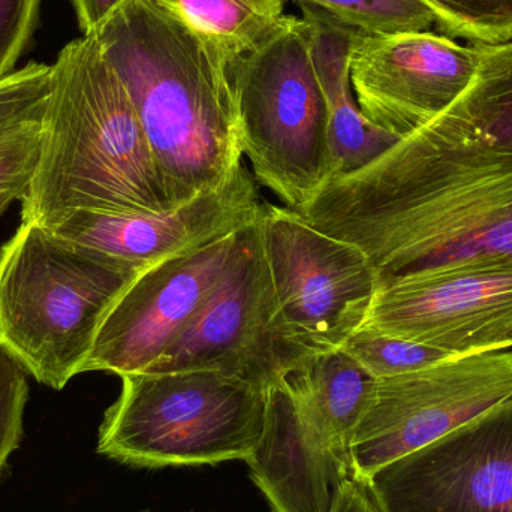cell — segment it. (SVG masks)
<instances>
[{"instance_id":"obj_4","label":"cell","mask_w":512,"mask_h":512,"mask_svg":"<svg viewBox=\"0 0 512 512\" xmlns=\"http://www.w3.org/2000/svg\"><path fill=\"white\" fill-rule=\"evenodd\" d=\"M107 256L21 222L0 249V343L39 384L63 390L134 277Z\"/></svg>"},{"instance_id":"obj_24","label":"cell","mask_w":512,"mask_h":512,"mask_svg":"<svg viewBox=\"0 0 512 512\" xmlns=\"http://www.w3.org/2000/svg\"><path fill=\"white\" fill-rule=\"evenodd\" d=\"M23 366L0 343V477L23 439L29 382Z\"/></svg>"},{"instance_id":"obj_3","label":"cell","mask_w":512,"mask_h":512,"mask_svg":"<svg viewBox=\"0 0 512 512\" xmlns=\"http://www.w3.org/2000/svg\"><path fill=\"white\" fill-rule=\"evenodd\" d=\"M173 207L122 78L95 36L68 42L51 65L41 155L21 222L51 228L77 210Z\"/></svg>"},{"instance_id":"obj_13","label":"cell","mask_w":512,"mask_h":512,"mask_svg":"<svg viewBox=\"0 0 512 512\" xmlns=\"http://www.w3.org/2000/svg\"><path fill=\"white\" fill-rule=\"evenodd\" d=\"M490 45L444 33H355L351 81L364 116L403 138L447 110L474 80Z\"/></svg>"},{"instance_id":"obj_15","label":"cell","mask_w":512,"mask_h":512,"mask_svg":"<svg viewBox=\"0 0 512 512\" xmlns=\"http://www.w3.org/2000/svg\"><path fill=\"white\" fill-rule=\"evenodd\" d=\"M273 512H333L352 469L300 414L285 385L267 393L264 429L248 459Z\"/></svg>"},{"instance_id":"obj_5","label":"cell","mask_w":512,"mask_h":512,"mask_svg":"<svg viewBox=\"0 0 512 512\" xmlns=\"http://www.w3.org/2000/svg\"><path fill=\"white\" fill-rule=\"evenodd\" d=\"M105 411L96 451L138 468L246 460L262 435L265 388L216 370L135 373Z\"/></svg>"},{"instance_id":"obj_18","label":"cell","mask_w":512,"mask_h":512,"mask_svg":"<svg viewBox=\"0 0 512 512\" xmlns=\"http://www.w3.org/2000/svg\"><path fill=\"white\" fill-rule=\"evenodd\" d=\"M195 30L215 41L231 60L270 38L288 20L285 0H161Z\"/></svg>"},{"instance_id":"obj_8","label":"cell","mask_w":512,"mask_h":512,"mask_svg":"<svg viewBox=\"0 0 512 512\" xmlns=\"http://www.w3.org/2000/svg\"><path fill=\"white\" fill-rule=\"evenodd\" d=\"M512 402V352L459 355L376 379L349 444L352 477L427 447Z\"/></svg>"},{"instance_id":"obj_23","label":"cell","mask_w":512,"mask_h":512,"mask_svg":"<svg viewBox=\"0 0 512 512\" xmlns=\"http://www.w3.org/2000/svg\"><path fill=\"white\" fill-rule=\"evenodd\" d=\"M51 87V65L29 62L0 80V129L42 119Z\"/></svg>"},{"instance_id":"obj_11","label":"cell","mask_w":512,"mask_h":512,"mask_svg":"<svg viewBox=\"0 0 512 512\" xmlns=\"http://www.w3.org/2000/svg\"><path fill=\"white\" fill-rule=\"evenodd\" d=\"M366 483L382 512H512V402Z\"/></svg>"},{"instance_id":"obj_21","label":"cell","mask_w":512,"mask_h":512,"mask_svg":"<svg viewBox=\"0 0 512 512\" xmlns=\"http://www.w3.org/2000/svg\"><path fill=\"white\" fill-rule=\"evenodd\" d=\"M441 33L472 45L512 41V0H427Z\"/></svg>"},{"instance_id":"obj_1","label":"cell","mask_w":512,"mask_h":512,"mask_svg":"<svg viewBox=\"0 0 512 512\" xmlns=\"http://www.w3.org/2000/svg\"><path fill=\"white\" fill-rule=\"evenodd\" d=\"M298 213L361 249L379 283L512 258V41L487 48L447 110Z\"/></svg>"},{"instance_id":"obj_14","label":"cell","mask_w":512,"mask_h":512,"mask_svg":"<svg viewBox=\"0 0 512 512\" xmlns=\"http://www.w3.org/2000/svg\"><path fill=\"white\" fill-rule=\"evenodd\" d=\"M264 204L254 176L240 164L218 188L182 206L137 213L77 210L48 230L138 274L236 233L261 216Z\"/></svg>"},{"instance_id":"obj_9","label":"cell","mask_w":512,"mask_h":512,"mask_svg":"<svg viewBox=\"0 0 512 512\" xmlns=\"http://www.w3.org/2000/svg\"><path fill=\"white\" fill-rule=\"evenodd\" d=\"M258 225L289 336L310 352L342 348L366 324L378 291L372 262L288 207L265 203Z\"/></svg>"},{"instance_id":"obj_7","label":"cell","mask_w":512,"mask_h":512,"mask_svg":"<svg viewBox=\"0 0 512 512\" xmlns=\"http://www.w3.org/2000/svg\"><path fill=\"white\" fill-rule=\"evenodd\" d=\"M258 219L239 231L236 252L203 307L144 373L216 370L270 390L313 354L280 319Z\"/></svg>"},{"instance_id":"obj_2","label":"cell","mask_w":512,"mask_h":512,"mask_svg":"<svg viewBox=\"0 0 512 512\" xmlns=\"http://www.w3.org/2000/svg\"><path fill=\"white\" fill-rule=\"evenodd\" d=\"M128 89L176 206L243 164L233 60L161 0H125L93 35Z\"/></svg>"},{"instance_id":"obj_19","label":"cell","mask_w":512,"mask_h":512,"mask_svg":"<svg viewBox=\"0 0 512 512\" xmlns=\"http://www.w3.org/2000/svg\"><path fill=\"white\" fill-rule=\"evenodd\" d=\"M301 11L321 15L363 35L433 32L438 17L427 0H292Z\"/></svg>"},{"instance_id":"obj_20","label":"cell","mask_w":512,"mask_h":512,"mask_svg":"<svg viewBox=\"0 0 512 512\" xmlns=\"http://www.w3.org/2000/svg\"><path fill=\"white\" fill-rule=\"evenodd\" d=\"M375 379L405 375L459 357L444 349L363 325L342 346Z\"/></svg>"},{"instance_id":"obj_16","label":"cell","mask_w":512,"mask_h":512,"mask_svg":"<svg viewBox=\"0 0 512 512\" xmlns=\"http://www.w3.org/2000/svg\"><path fill=\"white\" fill-rule=\"evenodd\" d=\"M312 24V54L328 114V138L336 177L375 161L400 140L370 122L358 107L351 81L352 39L357 32L303 11Z\"/></svg>"},{"instance_id":"obj_28","label":"cell","mask_w":512,"mask_h":512,"mask_svg":"<svg viewBox=\"0 0 512 512\" xmlns=\"http://www.w3.org/2000/svg\"><path fill=\"white\" fill-rule=\"evenodd\" d=\"M15 200H17V197L11 194V192H2V194H0V216L8 210V207L11 206Z\"/></svg>"},{"instance_id":"obj_26","label":"cell","mask_w":512,"mask_h":512,"mask_svg":"<svg viewBox=\"0 0 512 512\" xmlns=\"http://www.w3.org/2000/svg\"><path fill=\"white\" fill-rule=\"evenodd\" d=\"M333 512H382L366 481L351 477L345 481Z\"/></svg>"},{"instance_id":"obj_10","label":"cell","mask_w":512,"mask_h":512,"mask_svg":"<svg viewBox=\"0 0 512 512\" xmlns=\"http://www.w3.org/2000/svg\"><path fill=\"white\" fill-rule=\"evenodd\" d=\"M454 355L512 348V258L379 283L366 324Z\"/></svg>"},{"instance_id":"obj_12","label":"cell","mask_w":512,"mask_h":512,"mask_svg":"<svg viewBox=\"0 0 512 512\" xmlns=\"http://www.w3.org/2000/svg\"><path fill=\"white\" fill-rule=\"evenodd\" d=\"M239 231L138 273L105 313L83 373L122 378L149 370L212 294Z\"/></svg>"},{"instance_id":"obj_17","label":"cell","mask_w":512,"mask_h":512,"mask_svg":"<svg viewBox=\"0 0 512 512\" xmlns=\"http://www.w3.org/2000/svg\"><path fill=\"white\" fill-rule=\"evenodd\" d=\"M282 384L307 423L351 466L349 444L376 379L339 348L307 355Z\"/></svg>"},{"instance_id":"obj_6","label":"cell","mask_w":512,"mask_h":512,"mask_svg":"<svg viewBox=\"0 0 512 512\" xmlns=\"http://www.w3.org/2000/svg\"><path fill=\"white\" fill-rule=\"evenodd\" d=\"M233 75L252 176L298 212L336 176L312 24L288 15L276 33L234 60Z\"/></svg>"},{"instance_id":"obj_25","label":"cell","mask_w":512,"mask_h":512,"mask_svg":"<svg viewBox=\"0 0 512 512\" xmlns=\"http://www.w3.org/2000/svg\"><path fill=\"white\" fill-rule=\"evenodd\" d=\"M41 0H0V80L15 71L32 41Z\"/></svg>"},{"instance_id":"obj_22","label":"cell","mask_w":512,"mask_h":512,"mask_svg":"<svg viewBox=\"0 0 512 512\" xmlns=\"http://www.w3.org/2000/svg\"><path fill=\"white\" fill-rule=\"evenodd\" d=\"M44 137V117L0 129V194L23 201L32 185Z\"/></svg>"},{"instance_id":"obj_27","label":"cell","mask_w":512,"mask_h":512,"mask_svg":"<svg viewBox=\"0 0 512 512\" xmlns=\"http://www.w3.org/2000/svg\"><path fill=\"white\" fill-rule=\"evenodd\" d=\"M84 36L93 35L125 0H71Z\"/></svg>"}]
</instances>
